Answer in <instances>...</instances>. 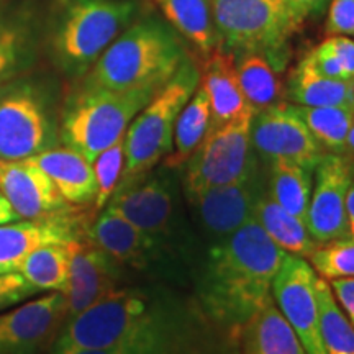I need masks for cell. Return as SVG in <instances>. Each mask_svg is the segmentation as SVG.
Returning a JSON list of instances; mask_svg holds the SVG:
<instances>
[{"mask_svg":"<svg viewBox=\"0 0 354 354\" xmlns=\"http://www.w3.org/2000/svg\"><path fill=\"white\" fill-rule=\"evenodd\" d=\"M286 254L254 220L214 243L198 277L202 312L216 325L240 333L272 299V281Z\"/></svg>","mask_w":354,"mask_h":354,"instance_id":"cell-1","label":"cell"},{"mask_svg":"<svg viewBox=\"0 0 354 354\" xmlns=\"http://www.w3.org/2000/svg\"><path fill=\"white\" fill-rule=\"evenodd\" d=\"M187 57L185 39L166 20L138 17L104 51L81 84L117 92L161 88Z\"/></svg>","mask_w":354,"mask_h":354,"instance_id":"cell-2","label":"cell"},{"mask_svg":"<svg viewBox=\"0 0 354 354\" xmlns=\"http://www.w3.org/2000/svg\"><path fill=\"white\" fill-rule=\"evenodd\" d=\"M138 0H57L44 19L48 55L71 77H84L140 17Z\"/></svg>","mask_w":354,"mask_h":354,"instance_id":"cell-3","label":"cell"},{"mask_svg":"<svg viewBox=\"0 0 354 354\" xmlns=\"http://www.w3.org/2000/svg\"><path fill=\"white\" fill-rule=\"evenodd\" d=\"M176 307L145 289H115L92 307L64 322L55 346L104 349L143 338Z\"/></svg>","mask_w":354,"mask_h":354,"instance_id":"cell-4","label":"cell"},{"mask_svg":"<svg viewBox=\"0 0 354 354\" xmlns=\"http://www.w3.org/2000/svg\"><path fill=\"white\" fill-rule=\"evenodd\" d=\"M158 91L117 92L81 84L68 97L61 112V141L92 162L102 151L125 138L133 118Z\"/></svg>","mask_w":354,"mask_h":354,"instance_id":"cell-5","label":"cell"},{"mask_svg":"<svg viewBox=\"0 0 354 354\" xmlns=\"http://www.w3.org/2000/svg\"><path fill=\"white\" fill-rule=\"evenodd\" d=\"M201 84V69L187 57L177 73L133 118L125 133V167L120 183L154 169L174 146V128L180 110Z\"/></svg>","mask_w":354,"mask_h":354,"instance_id":"cell-6","label":"cell"},{"mask_svg":"<svg viewBox=\"0 0 354 354\" xmlns=\"http://www.w3.org/2000/svg\"><path fill=\"white\" fill-rule=\"evenodd\" d=\"M220 50L264 53L279 71L287 61V39L297 28L282 0H212Z\"/></svg>","mask_w":354,"mask_h":354,"instance_id":"cell-7","label":"cell"},{"mask_svg":"<svg viewBox=\"0 0 354 354\" xmlns=\"http://www.w3.org/2000/svg\"><path fill=\"white\" fill-rule=\"evenodd\" d=\"M59 127L51 97L37 77L20 76L0 87V159L19 161L55 148Z\"/></svg>","mask_w":354,"mask_h":354,"instance_id":"cell-8","label":"cell"},{"mask_svg":"<svg viewBox=\"0 0 354 354\" xmlns=\"http://www.w3.org/2000/svg\"><path fill=\"white\" fill-rule=\"evenodd\" d=\"M53 354H240V335L216 325L202 310L176 305L156 328L130 344L104 349L53 346Z\"/></svg>","mask_w":354,"mask_h":354,"instance_id":"cell-9","label":"cell"},{"mask_svg":"<svg viewBox=\"0 0 354 354\" xmlns=\"http://www.w3.org/2000/svg\"><path fill=\"white\" fill-rule=\"evenodd\" d=\"M153 171V169H151ZM145 172L118 184L105 207L151 236L162 250L179 243L183 215L177 197L174 169Z\"/></svg>","mask_w":354,"mask_h":354,"instance_id":"cell-10","label":"cell"},{"mask_svg":"<svg viewBox=\"0 0 354 354\" xmlns=\"http://www.w3.org/2000/svg\"><path fill=\"white\" fill-rule=\"evenodd\" d=\"M254 110L223 125L212 127L198 148L185 162V194L234 184L256 171L251 143V122Z\"/></svg>","mask_w":354,"mask_h":354,"instance_id":"cell-11","label":"cell"},{"mask_svg":"<svg viewBox=\"0 0 354 354\" xmlns=\"http://www.w3.org/2000/svg\"><path fill=\"white\" fill-rule=\"evenodd\" d=\"M317 272L304 258L286 254L272 281V300L307 354H325L315 294Z\"/></svg>","mask_w":354,"mask_h":354,"instance_id":"cell-12","label":"cell"},{"mask_svg":"<svg viewBox=\"0 0 354 354\" xmlns=\"http://www.w3.org/2000/svg\"><path fill=\"white\" fill-rule=\"evenodd\" d=\"M254 151L269 162L292 161L315 169L326 151L310 133L294 104L279 102L254 112L251 122Z\"/></svg>","mask_w":354,"mask_h":354,"instance_id":"cell-13","label":"cell"},{"mask_svg":"<svg viewBox=\"0 0 354 354\" xmlns=\"http://www.w3.org/2000/svg\"><path fill=\"white\" fill-rule=\"evenodd\" d=\"M312 197H310L307 227L317 245L346 240V196L354 174V165L339 153H325L313 171Z\"/></svg>","mask_w":354,"mask_h":354,"instance_id":"cell-14","label":"cell"},{"mask_svg":"<svg viewBox=\"0 0 354 354\" xmlns=\"http://www.w3.org/2000/svg\"><path fill=\"white\" fill-rule=\"evenodd\" d=\"M66 318L63 292L25 300L0 313V354H39L56 342Z\"/></svg>","mask_w":354,"mask_h":354,"instance_id":"cell-15","label":"cell"},{"mask_svg":"<svg viewBox=\"0 0 354 354\" xmlns=\"http://www.w3.org/2000/svg\"><path fill=\"white\" fill-rule=\"evenodd\" d=\"M264 190L256 169L234 184L203 189L185 194V197L196 209L203 232L216 243L253 220L256 202Z\"/></svg>","mask_w":354,"mask_h":354,"instance_id":"cell-16","label":"cell"},{"mask_svg":"<svg viewBox=\"0 0 354 354\" xmlns=\"http://www.w3.org/2000/svg\"><path fill=\"white\" fill-rule=\"evenodd\" d=\"M69 276L63 292L68 318L92 307L110 292L118 289L122 281V266L102 251L91 238H76L68 243Z\"/></svg>","mask_w":354,"mask_h":354,"instance_id":"cell-17","label":"cell"},{"mask_svg":"<svg viewBox=\"0 0 354 354\" xmlns=\"http://www.w3.org/2000/svg\"><path fill=\"white\" fill-rule=\"evenodd\" d=\"M0 192L20 220L61 215L69 203L61 197L50 176L33 159H0Z\"/></svg>","mask_w":354,"mask_h":354,"instance_id":"cell-18","label":"cell"},{"mask_svg":"<svg viewBox=\"0 0 354 354\" xmlns=\"http://www.w3.org/2000/svg\"><path fill=\"white\" fill-rule=\"evenodd\" d=\"M44 19L33 0L0 8V87L24 76L37 59Z\"/></svg>","mask_w":354,"mask_h":354,"instance_id":"cell-19","label":"cell"},{"mask_svg":"<svg viewBox=\"0 0 354 354\" xmlns=\"http://www.w3.org/2000/svg\"><path fill=\"white\" fill-rule=\"evenodd\" d=\"M88 238L122 268L148 271L166 253L151 236L105 207L88 228Z\"/></svg>","mask_w":354,"mask_h":354,"instance_id":"cell-20","label":"cell"},{"mask_svg":"<svg viewBox=\"0 0 354 354\" xmlns=\"http://www.w3.org/2000/svg\"><path fill=\"white\" fill-rule=\"evenodd\" d=\"M79 223L68 214L0 225V272L19 271L26 256L46 245H68L79 238Z\"/></svg>","mask_w":354,"mask_h":354,"instance_id":"cell-21","label":"cell"},{"mask_svg":"<svg viewBox=\"0 0 354 354\" xmlns=\"http://www.w3.org/2000/svg\"><path fill=\"white\" fill-rule=\"evenodd\" d=\"M201 86L210 102L212 127L232 122L250 109L232 53L215 50L205 57V64L201 71Z\"/></svg>","mask_w":354,"mask_h":354,"instance_id":"cell-22","label":"cell"},{"mask_svg":"<svg viewBox=\"0 0 354 354\" xmlns=\"http://www.w3.org/2000/svg\"><path fill=\"white\" fill-rule=\"evenodd\" d=\"M33 159L50 176L57 192L69 205H86L95 197V176L92 162L81 153L68 148H50Z\"/></svg>","mask_w":354,"mask_h":354,"instance_id":"cell-23","label":"cell"},{"mask_svg":"<svg viewBox=\"0 0 354 354\" xmlns=\"http://www.w3.org/2000/svg\"><path fill=\"white\" fill-rule=\"evenodd\" d=\"M240 354H307L271 299L240 330Z\"/></svg>","mask_w":354,"mask_h":354,"instance_id":"cell-24","label":"cell"},{"mask_svg":"<svg viewBox=\"0 0 354 354\" xmlns=\"http://www.w3.org/2000/svg\"><path fill=\"white\" fill-rule=\"evenodd\" d=\"M286 95L294 105L304 107H343L354 110V81L323 76L310 64L307 56L292 71Z\"/></svg>","mask_w":354,"mask_h":354,"instance_id":"cell-25","label":"cell"},{"mask_svg":"<svg viewBox=\"0 0 354 354\" xmlns=\"http://www.w3.org/2000/svg\"><path fill=\"white\" fill-rule=\"evenodd\" d=\"M156 3L167 24L203 56L220 50L212 0H156Z\"/></svg>","mask_w":354,"mask_h":354,"instance_id":"cell-26","label":"cell"},{"mask_svg":"<svg viewBox=\"0 0 354 354\" xmlns=\"http://www.w3.org/2000/svg\"><path fill=\"white\" fill-rule=\"evenodd\" d=\"M253 220L287 254L308 258L318 246L304 221L274 202L268 190H264L256 202Z\"/></svg>","mask_w":354,"mask_h":354,"instance_id":"cell-27","label":"cell"},{"mask_svg":"<svg viewBox=\"0 0 354 354\" xmlns=\"http://www.w3.org/2000/svg\"><path fill=\"white\" fill-rule=\"evenodd\" d=\"M238 79L243 94L254 112L264 110L282 102V84L279 71L264 53L246 51L234 55Z\"/></svg>","mask_w":354,"mask_h":354,"instance_id":"cell-28","label":"cell"},{"mask_svg":"<svg viewBox=\"0 0 354 354\" xmlns=\"http://www.w3.org/2000/svg\"><path fill=\"white\" fill-rule=\"evenodd\" d=\"M212 128V110L207 92L198 84L184 109L177 117L174 128V146L167 156L165 166L177 169L184 166L192 153L198 148L203 138L209 135Z\"/></svg>","mask_w":354,"mask_h":354,"instance_id":"cell-29","label":"cell"},{"mask_svg":"<svg viewBox=\"0 0 354 354\" xmlns=\"http://www.w3.org/2000/svg\"><path fill=\"white\" fill-rule=\"evenodd\" d=\"M313 171L292 161H272L269 172V196L304 223L312 197Z\"/></svg>","mask_w":354,"mask_h":354,"instance_id":"cell-30","label":"cell"},{"mask_svg":"<svg viewBox=\"0 0 354 354\" xmlns=\"http://www.w3.org/2000/svg\"><path fill=\"white\" fill-rule=\"evenodd\" d=\"M19 272L38 292H64L69 276L68 245L38 248L21 261Z\"/></svg>","mask_w":354,"mask_h":354,"instance_id":"cell-31","label":"cell"},{"mask_svg":"<svg viewBox=\"0 0 354 354\" xmlns=\"http://www.w3.org/2000/svg\"><path fill=\"white\" fill-rule=\"evenodd\" d=\"M315 294L325 354H354V326L339 308L326 279L317 276Z\"/></svg>","mask_w":354,"mask_h":354,"instance_id":"cell-32","label":"cell"},{"mask_svg":"<svg viewBox=\"0 0 354 354\" xmlns=\"http://www.w3.org/2000/svg\"><path fill=\"white\" fill-rule=\"evenodd\" d=\"M300 117L307 123L318 145L328 153L346 151L349 128L354 120V110L343 107H304L295 105Z\"/></svg>","mask_w":354,"mask_h":354,"instance_id":"cell-33","label":"cell"},{"mask_svg":"<svg viewBox=\"0 0 354 354\" xmlns=\"http://www.w3.org/2000/svg\"><path fill=\"white\" fill-rule=\"evenodd\" d=\"M123 167H125V141L123 140L102 151L92 161V169L95 176V210H104L112 198L120 184Z\"/></svg>","mask_w":354,"mask_h":354,"instance_id":"cell-34","label":"cell"},{"mask_svg":"<svg viewBox=\"0 0 354 354\" xmlns=\"http://www.w3.org/2000/svg\"><path fill=\"white\" fill-rule=\"evenodd\" d=\"M308 261L318 277L326 281L354 277V241L346 238L318 245Z\"/></svg>","mask_w":354,"mask_h":354,"instance_id":"cell-35","label":"cell"},{"mask_svg":"<svg viewBox=\"0 0 354 354\" xmlns=\"http://www.w3.org/2000/svg\"><path fill=\"white\" fill-rule=\"evenodd\" d=\"M37 292L19 271L2 272L0 274V313L33 297Z\"/></svg>","mask_w":354,"mask_h":354,"instance_id":"cell-36","label":"cell"},{"mask_svg":"<svg viewBox=\"0 0 354 354\" xmlns=\"http://www.w3.org/2000/svg\"><path fill=\"white\" fill-rule=\"evenodd\" d=\"M325 21L326 37L354 38V0H330Z\"/></svg>","mask_w":354,"mask_h":354,"instance_id":"cell-37","label":"cell"},{"mask_svg":"<svg viewBox=\"0 0 354 354\" xmlns=\"http://www.w3.org/2000/svg\"><path fill=\"white\" fill-rule=\"evenodd\" d=\"M282 2L297 25H302L308 19H317L323 15L330 6V0H282Z\"/></svg>","mask_w":354,"mask_h":354,"instance_id":"cell-38","label":"cell"},{"mask_svg":"<svg viewBox=\"0 0 354 354\" xmlns=\"http://www.w3.org/2000/svg\"><path fill=\"white\" fill-rule=\"evenodd\" d=\"M328 284L339 308L354 326V277L333 279V281H328Z\"/></svg>","mask_w":354,"mask_h":354,"instance_id":"cell-39","label":"cell"},{"mask_svg":"<svg viewBox=\"0 0 354 354\" xmlns=\"http://www.w3.org/2000/svg\"><path fill=\"white\" fill-rule=\"evenodd\" d=\"M325 41L328 43V46L342 61L343 68L346 71V76L354 81V39L351 37L336 35V37H328Z\"/></svg>","mask_w":354,"mask_h":354,"instance_id":"cell-40","label":"cell"},{"mask_svg":"<svg viewBox=\"0 0 354 354\" xmlns=\"http://www.w3.org/2000/svg\"><path fill=\"white\" fill-rule=\"evenodd\" d=\"M346 218H348V233L349 240L354 241V174L349 184L348 196H346Z\"/></svg>","mask_w":354,"mask_h":354,"instance_id":"cell-41","label":"cell"},{"mask_svg":"<svg viewBox=\"0 0 354 354\" xmlns=\"http://www.w3.org/2000/svg\"><path fill=\"white\" fill-rule=\"evenodd\" d=\"M15 220H20V216L15 214V210L12 209L10 203L7 202V198L2 196V192H0V225Z\"/></svg>","mask_w":354,"mask_h":354,"instance_id":"cell-42","label":"cell"},{"mask_svg":"<svg viewBox=\"0 0 354 354\" xmlns=\"http://www.w3.org/2000/svg\"><path fill=\"white\" fill-rule=\"evenodd\" d=\"M346 149H349V151L354 153V120H353V125H351V128H349V133H348Z\"/></svg>","mask_w":354,"mask_h":354,"instance_id":"cell-43","label":"cell"},{"mask_svg":"<svg viewBox=\"0 0 354 354\" xmlns=\"http://www.w3.org/2000/svg\"><path fill=\"white\" fill-rule=\"evenodd\" d=\"M2 2H3V0H0V6H2Z\"/></svg>","mask_w":354,"mask_h":354,"instance_id":"cell-44","label":"cell"},{"mask_svg":"<svg viewBox=\"0 0 354 354\" xmlns=\"http://www.w3.org/2000/svg\"><path fill=\"white\" fill-rule=\"evenodd\" d=\"M0 274H2V272H0Z\"/></svg>","mask_w":354,"mask_h":354,"instance_id":"cell-45","label":"cell"}]
</instances>
